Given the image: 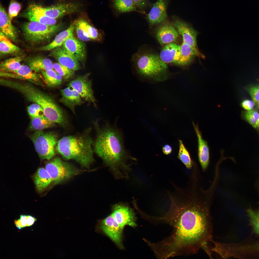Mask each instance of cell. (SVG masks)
I'll return each instance as SVG.
<instances>
[{
  "label": "cell",
  "instance_id": "6da1fadb",
  "mask_svg": "<svg viewBox=\"0 0 259 259\" xmlns=\"http://www.w3.org/2000/svg\"><path fill=\"white\" fill-rule=\"evenodd\" d=\"M191 196L179 200L170 196L168 211L163 217L155 218L156 221L173 228L169 236L154 243L155 251L162 259L194 254L200 249L207 254L211 253L208 244L213 239L210 204Z\"/></svg>",
  "mask_w": 259,
  "mask_h": 259
},
{
  "label": "cell",
  "instance_id": "7a4b0ae2",
  "mask_svg": "<svg viewBox=\"0 0 259 259\" xmlns=\"http://www.w3.org/2000/svg\"><path fill=\"white\" fill-rule=\"evenodd\" d=\"M97 130L94 145L95 152L116 177H123L129 169L126 162L129 157L125 149L121 133L107 124Z\"/></svg>",
  "mask_w": 259,
  "mask_h": 259
},
{
  "label": "cell",
  "instance_id": "3957f363",
  "mask_svg": "<svg viewBox=\"0 0 259 259\" xmlns=\"http://www.w3.org/2000/svg\"><path fill=\"white\" fill-rule=\"evenodd\" d=\"M2 84L19 91L29 100L40 106L44 110V116L50 121L63 126L67 124L65 113L50 96L28 83L4 80Z\"/></svg>",
  "mask_w": 259,
  "mask_h": 259
},
{
  "label": "cell",
  "instance_id": "277c9868",
  "mask_svg": "<svg viewBox=\"0 0 259 259\" xmlns=\"http://www.w3.org/2000/svg\"><path fill=\"white\" fill-rule=\"evenodd\" d=\"M93 143L92 139L86 135L67 136L58 141L56 149L65 159L74 160L87 168L94 161Z\"/></svg>",
  "mask_w": 259,
  "mask_h": 259
},
{
  "label": "cell",
  "instance_id": "5b68a950",
  "mask_svg": "<svg viewBox=\"0 0 259 259\" xmlns=\"http://www.w3.org/2000/svg\"><path fill=\"white\" fill-rule=\"evenodd\" d=\"M132 59L137 72L144 78L160 82L170 76L167 64L155 53L140 49L133 55Z\"/></svg>",
  "mask_w": 259,
  "mask_h": 259
},
{
  "label": "cell",
  "instance_id": "8992f818",
  "mask_svg": "<svg viewBox=\"0 0 259 259\" xmlns=\"http://www.w3.org/2000/svg\"><path fill=\"white\" fill-rule=\"evenodd\" d=\"M61 25H48L30 21L23 24L22 30L26 41L32 44H39L50 40L59 30Z\"/></svg>",
  "mask_w": 259,
  "mask_h": 259
},
{
  "label": "cell",
  "instance_id": "52a82bcc",
  "mask_svg": "<svg viewBox=\"0 0 259 259\" xmlns=\"http://www.w3.org/2000/svg\"><path fill=\"white\" fill-rule=\"evenodd\" d=\"M45 168L49 174L54 184L66 180L79 173V171L72 165L59 158L48 162Z\"/></svg>",
  "mask_w": 259,
  "mask_h": 259
},
{
  "label": "cell",
  "instance_id": "ba28073f",
  "mask_svg": "<svg viewBox=\"0 0 259 259\" xmlns=\"http://www.w3.org/2000/svg\"><path fill=\"white\" fill-rule=\"evenodd\" d=\"M31 139L41 158L49 160L54 155V148L57 140L56 135L52 133L38 131L33 135Z\"/></svg>",
  "mask_w": 259,
  "mask_h": 259
},
{
  "label": "cell",
  "instance_id": "9c48e42d",
  "mask_svg": "<svg viewBox=\"0 0 259 259\" xmlns=\"http://www.w3.org/2000/svg\"><path fill=\"white\" fill-rule=\"evenodd\" d=\"M96 230L109 238L120 249L124 248L123 243V230L112 215L98 221Z\"/></svg>",
  "mask_w": 259,
  "mask_h": 259
},
{
  "label": "cell",
  "instance_id": "30bf717a",
  "mask_svg": "<svg viewBox=\"0 0 259 259\" xmlns=\"http://www.w3.org/2000/svg\"><path fill=\"white\" fill-rule=\"evenodd\" d=\"M90 73L79 76L71 81L68 86L76 91L82 99L96 106V100L92 88L91 81L89 78Z\"/></svg>",
  "mask_w": 259,
  "mask_h": 259
},
{
  "label": "cell",
  "instance_id": "8fae6325",
  "mask_svg": "<svg viewBox=\"0 0 259 259\" xmlns=\"http://www.w3.org/2000/svg\"><path fill=\"white\" fill-rule=\"evenodd\" d=\"M111 214L115 221L124 228L128 225L133 227L136 226V217L133 209L128 206L120 203L113 205Z\"/></svg>",
  "mask_w": 259,
  "mask_h": 259
},
{
  "label": "cell",
  "instance_id": "7c38bea8",
  "mask_svg": "<svg viewBox=\"0 0 259 259\" xmlns=\"http://www.w3.org/2000/svg\"><path fill=\"white\" fill-rule=\"evenodd\" d=\"M173 24L179 34L182 37L183 42L197 51L196 38L198 32L188 23L178 17L173 16Z\"/></svg>",
  "mask_w": 259,
  "mask_h": 259
},
{
  "label": "cell",
  "instance_id": "4fadbf2b",
  "mask_svg": "<svg viewBox=\"0 0 259 259\" xmlns=\"http://www.w3.org/2000/svg\"><path fill=\"white\" fill-rule=\"evenodd\" d=\"M169 0H157L152 6V7L146 16L150 25H158L167 21V12Z\"/></svg>",
  "mask_w": 259,
  "mask_h": 259
},
{
  "label": "cell",
  "instance_id": "5bb4252c",
  "mask_svg": "<svg viewBox=\"0 0 259 259\" xmlns=\"http://www.w3.org/2000/svg\"><path fill=\"white\" fill-rule=\"evenodd\" d=\"M167 21L158 25L155 30L156 38L161 45L174 42L179 35L173 23Z\"/></svg>",
  "mask_w": 259,
  "mask_h": 259
},
{
  "label": "cell",
  "instance_id": "9a60e30c",
  "mask_svg": "<svg viewBox=\"0 0 259 259\" xmlns=\"http://www.w3.org/2000/svg\"><path fill=\"white\" fill-rule=\"evenodd\" d=\"M62 47L84 65L86 59V53L85 44L71 36L63 43Z\"/></svg>",
  "mask_w": 259,
  "mask_h": 259
},
{
  "label": "cell",
  "instance_id": "2e32d148",
  "mask_svg": "<svg viewBox=\"0 0 259 259\" xmlns=\"http://www.w3.org/2000/svg\"><path fill=\"white\" fill-rule=\"evenodd\" d=\"M50 51L49 56L54 59L61 64L74 71L81 69L79 61L61 46L54 48Z\"/></svg>",
  "mask_w": 259,
  "mask_h": 259
},
{
  "label": "cell",
  "instance_id": "e0dca14e",
  "mask_svg": "<svg viewBox=\"0 0 259 259\" xmlns=\"http://www.w3.org/2000/svg\"><path fill=\"white\" fill-rule=\"evenodd\" d=\"M161 60L166 64H173L183 67L180 46L174 42L164 45L159 54Z\"/></svg>",
  "mask_w": 259,
  "mask_h": 259
},
{
  "label": "cell",
  "instance_id": "ac0fdd59",
  "mask_svg": "<svg viewBox=\"0 0 259 259\" xmlns=\"http://www.w3.org/2000/svg\"><path fill=\"white\" fill-rule=\"evenodd\" d=\"M198 139V155L200 163L203 170L205 171L208 165L209 160V151L207 142L202 138L198 124L193 123Z\"/></svg>",
  "mask_w": 259,
  "mask_h": 259
},
{
  "label": "cell",
  "instance_id": "d6986e66",
  "mask_svg": "<svg viewBox=\"0 0 259 259\" xmlns=\"http://www.w3.org/2000/svg\"><path fill=\"white\" fill-rule=\"evenodd\" d=\"M60 92V101L75 113V107L83 103V99L76 91L68 86L61 90Z\"/></svg>",
  "mask_w": 259,
  "mask_h": 259
},
{
  "label": "cell",
  "instance_id": "ffe728a7",
  "mask_svg": "<svg viewBox=\"0 0 259 259\" xmlns=\"http://www.w3.org/2000/svg\"><path fill=\"white\" fill-rule=\"evenodd\" d=\"M0 31L11 40L15 41L17 37L15 27L11 23L5 10L1 4L0 7Z\"/></svg>",
  "mask_w": 259,
  "mask_h": 259
},
{
  "label": "cell",
  "instance_id": "44dd1931",
  "mask_svg": "<svg viewBox=\"0 0 259 259\" xmlns=\"http://www.w3.org/2000/svg\"><path fill=\"white\" fill-rule=\"evenodd\" d=\"M74 29V22L67 29L61 32L57 35L51 42L40 47L38 50L42 51H50L54 48L62 46L67 39L73 36Z\"/></svg>",
  "mask_w": 259,
  "mask_h": 259
},
{
  "label": "cell",
  "instance_id": "7402d4cb",
  "mask_svg": "<svg viewBox=\"0 0 259 259\" xmlns=\"http://www.w3.org/2000/svg\"><path fill=\"white\" fill-rule=\"evenodd\" d=\"M28 66L35 72H38L53 68V64L49 59L40 56H35L26 59Z\"/></svg>",
  "mask_w": 259,
  "mask_h": 259
},
{
  "label": "cell",
  "instance_id": "603a6c76",
  "mask_svg": "<svg viewBox=\"0 0 259 259\" xmlns=\"http://www.w3.org/2000/svg\"><path fill=\"white\" fill-rule=\"evenodd\" d=\"M36 188L39 192H42L52 182L51 178L45 168H39L34 177Z\"/></svg>",
  "mask_w": 259,
  "mask_h": 259
},
{
  "label": "cell",
  "instance_id": "cb8c5ba5",
  "mask_svg": "<svg viewBox=\"0 0 259 259\" xmlns=\"http://www.w3.org/2000/svg\"><path fill=\"white\" fill-rule=\"evenodd\" d=\"M180 46L183 67L190 64L195 57L203 59L205 58V55L199 51H197L183 42Z\"/></svg>",
  "mask_w": 259,
  "mask_h": 259
},
{
  "label": "cell",
  "instance_id": "d4e9b609",
  "mask_svg": "<svg viewBox=\"0 0 259 259\" xmlns=\"http://www.w3.org/2000/svg\"><path fill=\"white\" fill-rule=\"evenodd\" d=\"M10 40L0 31V51L1 54H16L21 52V49L13 44Z\"/></svg>",
  "mask_w": 259,
  "mask_h": 259
},
{
  "label": "cell",
  "instance_id": "484cf974",
  "mask_svg": "<svg viewBox=\"0 0 259 259\" xmlns=\"http://www.w3.org/2000/svg\"><path fill=\"white\" fill-rule=\"evenodd\" d=\"M22 15L31 21L48 25H55L56 19L52 18L27 9Z\"/></svg>",
  "mask_w": 259,
  "mask_h": 259
},
{
  "label": "cell",
  "instance_id": "4316f807",
  "mask_svg": "<svg viewBox=\"0 0 259 259\" xmlns=\"http://www.w3.org/2000/svg\"><path fill=\"white\" fill-rule=\"evenodd\" d=\"M77 20L87 37L91 40L96 41H100L103 40L104 34L102 32L90 25L84 19H80Z\"/></svg>",
  "mask_w": 259,
  "mask_h": 259
},
{
  "label": "cell",
  "instance_id": "83f0119b",
  "mask_svg": "<svg viewBox=\"0 0 259 259\" xmlns=\"http://www.w3.org/2000/svg\"><path fill=\"white\" fill-rule=\"evenodd\" d=\"M24 57L19 56L9 58L2 62L0 64V70L14 72L18 70L21 65V62L24 59Z\"/></svg>",
  "mask_w": 259,
  "mask_h": 259
},
{
  "label": "cell",
  "instance_id": "f1b7e54d",
  "mask_svg": "<svg viewBox=\"0 0 259 259\" xmlns=\"http://www.w3.org/2000/svg\"><path fill=\"white\" fill-rule=\"evenodd\" d=\"M113 5L115 10L120 13L137 11L133 0H113Z\"/></svg>",
  "mask_w": 259,
  "mask_h": 259
},
{
  "label": "cell",
  "instance_id": "f546056e",
  "mask_svg": "<svg viewBox=\"0 0 259 259\" xmlns=\"http://www.w3.org/2000/svg\"><path fill=\"white\" fill-rule=\"evenodd\" d=\"M47 84L51 87L56 86L61 84L62 77L55 70H49L41 72Z\"/></svg>",
  "mask_w": 259,
  "mask_h": 259
},
{
  "label": "cell",
  "instance_id": "4dcf8cb0",
  "mask_svg": "<svg viewBox=\"0 0 259 259\" xmlns=\"http://www.w3.org/2000/svg\"><path fill=\"white\" fill-rule=\"evenodd\" d=\"M54 124L45 116L35 117L31 118L30 127L33 130L40 131L52 126Z\"/></svg>",
  "mask_w": 259,
  "mask_h": 259
},
{
  "label": "cell",
  "instance_id": "1f68e13d",
  "mask_svg": "<svg viewBox=\"0 0 259 259\" xmlns=\"http://www.w3.org/2000/svg\"><path fill=\"white\" fill-rule=\"evenodd\" d=\"M14 73L27 79L35 82H40V76L39 75L34 72L28 66L21 65L19 68Z\"/></svg>",
  "mask_w": 259,
  "mask_h": 259
},
{
  "label": "cell",
  "instance_id": "d6a6232c",
  "mask_svg": "<svg viewBox=\"0 0 259 259\" xmlns=\"http://www.w3.org/2000/svg\"><path fill=\"white\" fill-rule=\"evenodd\" d=\"M179 142V147L178 158L187 168L190 169L192 167L193 163L189 153L182 141L180 140Z\"/></svg>",
  "mask_w": 259,
  "mask_h": 259
},
{
  "label": "cell",
  "instance_id": "836d02e7",
  "mask_svg": "<svg viewBox=\"0 0 259 259\" xmlns=\"http://www.w3.org/2000/svg\"><path fill=\"white\" fill-rule=\"evenodd\" d=\"M53 68L55 71L65 80L72 78L74 75V71L59 63L53 64Z\"/></svg>",
  "mask_w": 259,
  "mask_h": 259
},
{
  "label": "cell",
  "instance_id": "e575fe53",
  "mask_svg": "<svg viewBox=\"0 0 259 259\" xmlns=\"http://www.w3.org/2000/svg\"><path fill=\"white\" fill-rule=\"evenodd\" d=\"M251 224L256 233L259 235V210L255 212L251 209L247 211Z\"/></svg>",
  "mask_w": 259,
  "mask_h": 259
},
{
  "label": "cell",
  "instance_id": "d590c367",
  "mask_svg": "<svg viewBox=\"0 0 259 259\" xmlns=\"http://www.w3.org/2000/svg\"><path fill=\"white\" fill-rule=\"evenodd\" d=\"M27 110L29 115L31 118L44 116L43 109L36 103L31 105L28 107Z\"/></svg>",
  "mask_w": 259,
  "mask_h": 259
},
{
  "label": "cell",
  "instance_id": "8d00e7d4",
  "mask_svg": "<svg viewBox=\"0 0 259 259\" xmlns=\"http://www.w3.org/2000/svg\"><path fill=\"white\" fill-rule=\"evenodd\" d=\"M21 8L20 4L15 0H11L8 9V16L11 21L17 16Z\"/></svg>",
  "mask_w": 259,
  "mask_h": 259
},
{
  "label": "cell",
  "instance_id": "74e56055",
  "mask_svg": "<svg viewBox=\"0 0 259 259\" xmlns=\"http://www.w3.org/2000/svg\"><path fill=\"white\" fill-rule=\"evenodd\" d=\"M75 29L78 38L83 41H88L91 39L86 35L83 30L78 20L75 21Z\"/></svg>",
  "mask_w": 259,
  "mask_h": 259
},
{
  "label": "cell",
  "instance_id": "f35d334b",
  "mask_svg": "<svg viewBox=\"0 0 259 259\" xmlns=\"http://www.w3.org/2000/svg\"><path fill=\"white\" fill-rule=\"evenodd\" d=\"M139 11L144 12L149 7L151 6V4L149 0H133Z\"/></svg>",
  "mask_w": 259,
  "mask_h": 259
},
{
  "label": "cell",
  "instance_id": "ab89813d",
  "mask_svg": "<svg viewBox=\"0 0 259 259\" xmlns=\"http://www.w3.org/2000/svg\"><path fill=\"white\" fill-rule=\"evenodd\" d=\"M248 91L255 103L257 105L259 104V85L250 87Z\"/></svg>",
  "mask_w": 259,
  "mask_h": 259
},
{
  "label": "cell",
  "instance_id": "60d3db41",
  "mask_svg": "<svg viewBox=\"0 0 259 259\" xmlns=\"http://www.w3.org/2000/svg\"><path fill=\"white\" fill-rule=\"evenodd\" d=\"M14 223L17 228L20 230L22 228L27 226V215H21L20 218L15 220Z\"/></svg>",
  "mask_w": 259,
  "mask_h": 259
},
{
  "label": "cell",
  "instance_id": "b9f144b4",
  "mask_svg": "<svg viewBox=\"0 0 259 259\" xmlns=\"http://www.w3.org/2000/svg\"><path fill=\"white\" fill-rule=\"evenodd\" d=\"M245 119L253 127L256 128L257 121L250 113L249 111L246 112L244 115Z\"/></svg>",
  "mask_w": 259,
  "mask_h": 259
},
{
  "label": "cell",
  "instance_id": "7bdbcfd3",
  "mask_svg": "<svg viewBox=\"0 0 259 259\" xmlns=\"http://www.w3.org/2000/svg\"><path fill=\"white\" fill-rule=\"evenodd\" d=\"M254 102L253 100H245L241 103L242 106L245 109L248 111L251 110L255 105Z\"/></svg>",
  "mask_w": 259,
  "mask_h": 259
},
{
  "label": "cell",
  "instance_id": "ee69618b",
  "mask_svg": "<svg viewBox=\"0 0 259 259\" xmlns=\"http://www.w3.org/2000/svg\"><path fill=\"white\" fill-rule=\"evenodd\" d=\"M27 226H30L32 225L37 220L34 217L31 215H27Z\"/></svg>",
  "mask_w": 259,
  "mask_h": 259
},
{
  "label": "cell",
  "instance_id": "f6af8a7d",
  "mask_svg": "<svg viewBox=\"0 0 259 259\" xmlns=\"http://www.w3.org/2000/svg\"><path fill=\"white\" fill-rule=\"evenodd\" d=\"M172 150L171 147L168 145H165L162 148V151L163 153L166 155L170 154Z\"/></svg>",
  "mask_w": 259,
  "mask_h": 259
},
{
  "label": "cell",
  "instance_id": "bcb514c9",
  "mask_svg": "<svg viewBox=\"0 0 259 259\" xmlns=\"http://www.w3.org/2000/svg\"><path fill=\"white\" fill-rule=\"evenodd\" d=\"M249 111L255 119L258 122L257 123V124L259 119V113L257 111L255 110H251Z\"/></svg>",
  "mask_w": 259,
  "mask_h": 259
},
{
  "label": "cell",
  "instance_id": "7dc6e473",
  "mask_svg": "<svg viewBox=\"0 0 259 259\" xmlns=\"http://www.w3.org/2000/svg\"><path fill=\"white\" fill-rule=\"evenodd\" d=\"M259 124V121H258V123H257V125L256 128H257V126H258V125Z\"/></svg>",
  "mask_w": 259,
  "mask_h": 259
},
{
  "label": "cell",
  "instance_id": "c3c4849f",
  "mask_svg": "<svg viewBox=\"0 0 259 259\" xmlns=\"http://www.w3.org/2000/svg\"><path fill=\"white\" fill-rule=\"evenodd\" d=\"M256 128H257L259 130V124Z\"/></svg>",
  "mask_w": 259,
  "mask_h": 259
},
{
  "label": "cell",
  "instance_id": "681fc988",
  "mask_svg": "<svg viewBox=\"0 0 259 259\" xmlns=\"http://www.w3.org/2000/svg\"><path fill=\"white\" fill-rule=\"evenodd\" d=\"M257 108H259V104L257 105Z\"/></svg>",
  "mask_w": 259,
  "mask_h": 259
}]
</instances>
